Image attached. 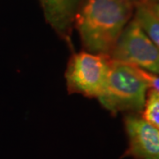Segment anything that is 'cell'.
Wrapping results in <instances>:
<instances>
[{
	"label": "cell",
	"instance_id": "cell-1",
	"mask_svg": "<svg viewBox=\"0 0 159 159\" xmlns=\"http://www.w3.org/2000/svg\"><path fill=\"white\" fill-rule=\"evenodd\" d=\"M130 0H85L76 16L77 28L86 49L110 54L130 20Z\"/></svg>",
	"mask_w": 159,
	"mask_h": 159
},
{
	"label": "cell",
	"instance_id": "cell-2",
	"mask_svg": "<svg viewBox=\"0 0 159 159\" xmlns=\"http://www.w3.org/2000/svg\"><path fill=\"white\" fill-rule=\"evenodd\" d=\"M148 89L134 66L111 60L106 85L98 99L103 107L113 112H140L144 107Z\"/></svg>",
	"mask_w": 159,
	"mask_h": 159
},
{
	"label": "cell",
	"instance_id": "cell-3",
	"mask_svg": "<svg viewBox=\"0 0 159 159\" xmlns=\"http://www.w3.org/2000/svg\"><path fill=\"white\" fill-rule=\"evenodd\" d=\"M111 54L112 60L159 74V49L135 20L125 26Z\"/></svg>",
	"mask_w": 159,
	"mask_h": 159
},
{
	"label": "cell",
	"instance_id": "cell-4",
	"mask_svg": "<svg viewBox=\"0 0 159 159\" xmlns=\"http://www.w3.org/2000/svg\"><path fill=\"white\" fill-rule=\"evenodd\" d=\"M110 71L105 55L80 52L72 57L66 71L69 89L88 97H101Z\"/></svg>",
	"mask_w": 159,
	"mask_h": 159
},
{
	"label": "cell",
	"instance_id": "cell-5",
	"mask_svg": "<svg viewBox=\"0 0 159 159\" xmlns=\"http://www.w3.org/2000/svg\"><path fill=\"white\" fill-rule=\"evenodd\" d=\"M125 125L128 154L138 159H159V129L136 116H128Z\"/></svg>",
	"mask_w": 159,
	"mask_h": 159
},
{
	"label": "cell",
	"instance_id": "cell-6",
	"mask_svg": "<svg viewBox=\"0 0 159 159\" xmlns=\"http://www.w3.org/2000/svg\"><path fill=\"white\" fill-rule=\"evenodd\" d=\"M47 21L59 33L68 30L75 11L77 0H41Z\"/></svg>",
	"mask_w": 159,
	"mask_h": 159
},
{
	"label": "cell",
	"instance_id": "cell-7",
	"mask_svg": "<svg viewBox=\"0 0 159 159\" xmlns=\"http://www.w3.org/2000/svg\"><path fill=\"white\" fill-rule=\"evenodd\" d=\"M134 20L159 49V18L149 4L136 6Z\"/></svg>",
	"mask_w": 159,
	"mask_h": 159
},
{
	"label": "cell",
	"instance_id": "cell-8",
	"mask_svg": "<svg viewBox=\"0 0 159 159\" xmlns=\"http://www.w3.org/2000/svg\"><path fill=\"white\" fill-rule=\"evenodd\" d=\"M142 119L159 129V92L149 90L143 107Z\"/></svg>",
	"mask_w": 159,
	"mask_h": 159
},
{
	"label": "cell",
	"instance_id": "cell-9",
	"mask_svg": "<svg viewBox=\"0 0 159 159\" xmlns=\"http://www.w3.org/2000/svg\"><path fill=\"white\" fill-rule=\"evenodd\" d=\"M134 67L136 68L138 74H140L142 79L145 80L148 88L159 92V74H154V73L148 72V71H146L144 69L137 67V66H134Z\"/></svg>",
	"mask_w": 159,
	"mask_h": 159
},
{
	"label": "cell",
	"instance_id": "cell-10",
	"mask_svg": "<svg viewBox=\"0 0 159 159\" xmlns=\"http://www.w3.org/2000/svg\"><path fill=\"white\" fill-rule=\"evenodd\" d=\"M133 3V5L135 6H140V5H145V4H149V0H130Z\"/></svg>",
	"mask_w": 159,
	"mask_h": 159
},
{
	"label": "cell",
	"instance_id": "cell-11",
	"mask_svg": "<svg viewBox=\"0 0 159 159\" xmlns=\"http://www.w3.org/2000/svg\"><path fill=\"white\" fill-rule=\"evenodd\" d=\"M151 8L153 9V11H155V13H156L159 18V2H157V3L153 4V5L151 6Z\"/></svg>",
	"mask_w": 159,
	"mask_h": 159
},
{
	"label": "cell",
	"instance_id": "cell-12",
	"mask_svg": "<svg viewBox=\"0 0 159 159\" xmlns=\"http://www.w3.org/2000/svg\"><path fill=\"white\" fill-rule=\"evenodd\" d=\"M153 3V4H155V3H157V2H159V0H149V3Z\"/></svg>",
	"mask_w": 159,
	"mask_h": 159
}]
</instances>
